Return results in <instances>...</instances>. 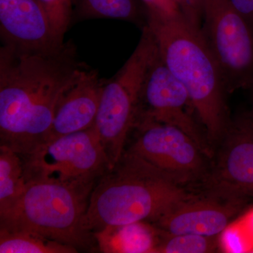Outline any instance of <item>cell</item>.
Listing matches in <instances>:
<instances>
[{"label": "cell", "instance_id": "6da1fadb", "mask_svg": "<svg viewBox=\"0 0 253 253\" xmlns=\"http://www.w3.org/2000/svg\"><path fill=\"white\" fill-rule=\"evenodd\" d=\"M83 63L71 42L52 49L0 48V146L21 158L47 141L58 101Z\"/></svg>", "mask_w": 253, "mask_h": 253}, {"label": "cell", "instance_id": "7a4b0ae2", "mask_svg": "<svg viewBox=\"0 0 253 253\" xmlns=\"http://www.w3.org/2000/svg\"><path fill=\"white\" fill-rule=\"evenodd\" d=\"M161 59L189 93L208 142L216 146L231 122L226 90L220 71L201 29L185 18L147 20Z\"/></svg>", "mask_w": 253, "mask_h": 253}, {"label": "cell", "instance_id": "3957f363", "mask_svg": "<svg viewBox=\"0 0 253 253\" xmlns=\"http://www.w3.org/2000/svg\"><path fill=\"white\" fill-rule=\"evenodd\" d=\"M193 195L185 188L160 179L140 160L126 151L116 166L95 184L84 225L94 234L108 226L152 222Z\"/></svg>", "mask_w": 253, "mask_h": 253}, {"label": "cell", "instance_id": "277c9868", "mask_svg": "<svg viewBox=\"0 0 253 253\" xmlns=\"http://www.w3.org/2000/svg\"><path fill=\"white\" fill-rule=\"evenodd\" d=\"M94 186L28 181L17 205L0 219V227L33 231L77 250L88 249L95 242L84 225Z\"/></svg>", "mask_w": 253, "mask_h": 253}, {"label": "cell", "instance_id": "5b68a950", "mask_svg": "<svg viewBox=\"0 0 253 253\" xmlns=\"http://www.w3.org/2000/svg\"><path fill=\"white\" fill-rule=\"evenodd\" d=\"M21 158L26 182L95 185L111 169L94 126L47 141Z\"/></svg>", "mask_w": 253, "mask_h": 253}, {"label": "cell", "instance_id": "8992f818", "mask_svg": "<svg viewBox=\"0 0 253 253\" xmlns=\"http://www.w3.org/2000/svg\"><path fill=\"white\" fill-rule=\"evenodd\" d=\"M134 142L126 151L140 159L160 179L185 188L205 181L212 158L184 131L157 122L136 123Z\"/></svg>", "mask_w": 253, "mask_h": 253}, {"label": "cell", "instance_id": "52a82bcc", "mask_svg": "<svg viewBox=\"0 0 253 253\" xmlns=\"http://www.w3.org/2000/svg\"><path fill=\"white\" fill-rule=\"evenodd\" d=\"M201 33L229 94L253 87V26L228 0H205Z\"/></svg>", "mask_w": 253, "mask_h": 253}, {"label": "cell", "instance_id": "ba28073f", "mask_svg": "<svg viewBox=\"0 0 253 253\" xmlns=\"http://www.w3.org/2000/svg\"><path fill=\"white\" fill-rule=\"evenodd\" d=\"M144 121L179 128L212 158L214 151L208 142L189 93L168 69L159 51L146 73L134 125Z\"/></svg>", "mask_w": 253, "mask_h": 253}, {"label": "cell", "instance_id": "9c48e42d", "mask_svg": "<svg viewBox=\"0 0 253 253\" xmlns=\"http://www.w3.org/2000/svg\"><path fill=\"white\" fill-rule=\"evenodd\" d=\"M204 183L209 192L234 199L253 198V117L231 118L214 149Z\"/></svg>", "mask_w": 253, "mask_h": 253}, {"label": "cell", "instance_id": "30bf717a", "mask_svg": "<svg viewBox=\"0 0 253 253\" xmlns=\"http://www.w3.org/2000/svg\"><path fill=\"white\" fill-rule=\"evenodd\" d=\"M245 199L224 197L209 192L193 195L152 221L167 234H192L219 236L244 206Z\"/></svg>", "mask_w": 253, "mask_h": 253}, {"label": "cell", "instance_id": "8fae6325", "mask_svg": "<svg viewBox=\"0 0 253 253\" xmlns=\"http://www.w3.org/2000/svg\"><path fill=\"white\" fill-rule=\"evenodd\" d=\"M105 81L97 71L80 68L58 101L47 141L94 126Z\"/></svg>", "mask_w": 253, "mask_h": 253}, {"label": "cell", "instance_id": "7c38bea8", "mask_svg": "<svg viewBox=\"0 0 253 253\" xmlns=\"http://www.w3.org/2000/svg\"><path fill=\"white\" fill-rule=\"evenodd\" d=\"M3 43L30 49H52L64 44L51 28L39 0H0Z\"/></svg>", "mask_w": 253, "mask_h": 253}, {"label": "cell", "instance_id": "4fadbf2b", "mask_svg": "<svg viewBox=\"0 0 253 253\" xmlns=\"http://www.w3.org/2000/svg\"><path fill=\"white\" fill-rule=\"evenodd\" d=\"M161 233L150 221L108 226L94 233L99 251L108 253H156Z\"/></svg>", "mask_w": 253, "mask_h": 253}, {"label": "cell", "instance_id": "5bb4252c", "mask_svg": "<svg viewBox=\"0 0 253 253\" xmlns=\"http://www.w3.org/2000/svg\"><path fill=\"white\" fill-rule=\"evenodd\" d=\"M23 160L5 146H0V219L17 205L26 189Z\"/></svg>", "mask_w": 253, "mask_h": 253}, {"label": "cell", "instance_id": "9a60e30c", "mask_svg": "<svg viewBox=\"0 0 253 253\" xmlns=\"http://www.w3.org/2000/svg\"><path fill=\"white\" fill-rule=\"evenodd\" d=\"M78 250L33 231L0 227L1 253H75Z\"/></svg>", "mask_w": 253, "mask_h": 253}, {"label": "cell", "instance_id": "2e32d148", "mask_svg": "<svg viewBox=\"0 0 253 253\" xmlns=\"http://www.w3.org/2000/svg\"><path fill=\"white\" fill-rule=\"evenodd\" d=\"M83 17L109 18L134 21L139 10L135 0H79Z\"/></svg>", "mask_w": 253, "mask_h": 253}, {"label": "cell", "instance_id": "e0dca14e", "mask_svg": "<svg viewBox=\"0 0 253 253\" xmlns=\"http://www.w3.org/2000/svg\"><path fill=\"white\" fill-rule=\"evenodd\" d=\"M217 239L218 236L192 234H167L162 231L156 253H212L219 246Z\"/></svg>", "mask_w": 253, "mask_h": 253}, {"label": "cell", "instance_id": "ac0fdd59", "mask_svg": "<svg viewBox=\"0 0 253 253\" xmlns=\"http://www.w3.org/2000/svg\"><path fill=\"white\" fill-rule=\"evenodd\" d=\"M53 31L60 41L64 40L72 17L73 0H39Z\"/></svg>", "mask_w": 253, "mask_h": 253}, {"label": "cell", "instance_id": "d6986e66", "mask_svg": "<svg viewBox=\"0 0 253 253\" xmlns=\"http://www.w3.org/2000/svg\"><path fill=\"white\" fill-rule=\"evenodd\" d=\"M147 11V20L169 21L184 18L176 0H141Z\"/></svg>", "mask_w": 253, "mask_h": 253}, {"label": "cell", "instance_id": "ffe728a7", "mask_svg": "<svg viewBox=\"0 0 253 253\" xmlns=\"http://www.w3.org/2000/svg\"><path fill=\"white\" fill-rule=\"evenodd\" d=\"M205 0H176L186 21L201 29L204 16Z\"/></svg>", "mask_w": 253, "mask_h": 253}, {"label": "cell", "instance_id": "44dd1931", "mask_svg": "<svg viewBox=\"0 0 253 253\" xmlns=\"http://www.w3.org/2000/svg\"><path fill=\"white\" fill-rule=\"evenodd\" d=\"M253 26V0H228Z\"/></svg>", "mask_w": 253, "mask_h": 253}, {"label": "cell", "instance_id": "7402d4cb", "mask_svg": "<svg viewBox=\"0 0 253 253\" xmlns=\"http://www.w3.org/2000/svg\"><path fill=\"white\" fill-rule=\"evenodd\" d=\"M251 90L253 91V87L252 88V89H251ZM250 113H251V116H253V106H252V110H251V112H250Z\"/></svg>", "mask_w": 253, "mask_h": 253}]
</instances>
